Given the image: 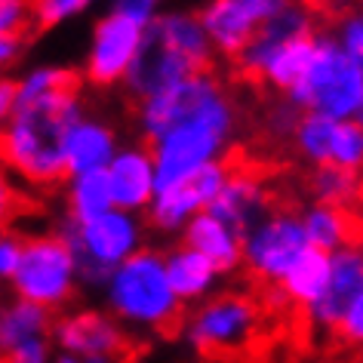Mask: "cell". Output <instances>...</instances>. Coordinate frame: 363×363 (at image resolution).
<instances>
[{
    "label": "cell",
    "mask_w": 363,
    "mask_h": 363,
    "mask_svg": "<svg viewBox=\"0 0 363 363\" xmlns=\"http://www.w3.org/2000/svg\"><path fill=\"white\" fill-rule=\"evenodd\" d=\"M238 123V99L213 71L191 74L145 102H135V126L157 160L160 188L225 160Z\"/></svg>",
    "instance_id": "obj_1"
},
{
    "label": "cell",
    "mask_w": 363,
    "mask_h": 363,
    "mask_svg": "<svg viewBox=\"0 0 363 363\" xmlns=\"http://www.w3.org/2000/svg\"><path fill=\"white\" fill-rule=\"evenodd\" d=\"M86 117L77 71L34 65L16 77V105L4 121V160L34 188L71 179L68 142Z\"/></svg>",
    "instance_id": "obj_2"
},
{
    "label": "cell",
    "mask_w": 363,
    "mask_h": 363,
    "mask_svg": "<svg viewBox=\"0 0 363 363\" xmlns=\"http://www.w3.org/2000/svg\"><path fill=\"white\" fill-rule=\"evenodd\" d=\"M317 38H320L317 13L305 4H286L284 0L280 10L262 25V31L234 62H238L243 77L286 96L311 68Z\"/></svg>",
    "instance_id": "obj_3"
},
{
    "label": "cell",
    "mask_w": 363,
    "mask_h": 363,
    "mask_svg": "<svg viewBox=\"0 0 363 363\" xmlns=\"http://www.w3.org/2000/svg\"><path fill=\"white\" fill-rule=\"evenodd\" d=\"M102 298L105 311L133 333H169L182 317V298L167 274V252L151 247L135 252L105 280Z\"/></svg>",
    "instance_id": "obj_4"
},
{
    "label": "cell",
    "mask_w": 363,
    "mask_h": 363,
    "mask_svg": "<svg viewBox=\"0 0 363 363\" xmlns=\"http://www.w3.org/2000/svg\"><path fill=\"white\" fill-rule=\"evenodd\" d=\"M59 234L74 250L80 284L102 293L105 280L114 274L123 262L145 250V222L135 213L108 210L89 222H74L65 216Z\"/></svg>",
    "instance_id": "obj_5"
},
{
    "label": "cell",
    "mask_w": 363,
    "mask_h": 363,
    "mask_svg": "<svg viewBox=\"0 0 363 363\" xmlns=\"http://www.w3.org/2000/svg\"><path fill=\"white\" fill-rule=\"evenodd\" d=\"M286 99L302 114L354 121L363 105V62L345 52L333 31H320L311 68Z\"/></svg>",
    "instance_id": "obj_6"
},
{
    "label": "cell",
    "mask_w": 363,
    "mask_h": 363,
    "mask_svg": "<svg viewBox=\"0 0 363 363\" xmlns=\"http://www.w3.org/2000/svg\"><path fill=\"white\" fill-rule=\"evenodd\" d=\"M262 311L265 308L247 293H216L194 305L182 323V335L201 357H234L256 342Z\"/></svg>",
    "instance_id": "obj_7"
},
{
    "label": "cell",
    "mask_w": 363,
    "mask_h": 363,
    "mask_svg": "<svg viewBox=\"0 0 363 363\" xmlns=\"http://www.w3.org/2000/svg\"><path fill=\"white\" fill-rule=\"evenodd\" d=\"M13 296L34 302L47 311H59L74 298L80 286V268L74 250L62 234H34L25 240L22 265L10 280Z\"/></svg>",
    "instance_id": "obj_8"
},
{
    "label": "cell",
    "mask_w": 363,
    "mask_h": 363,
    "mask_svg": "<svg viewBox=\"0 0 363 363\" xmlns=\"http://www.w3.org/2000/svg\"><path fill=\"white\" fill-rule=\"evenodd\" d=\"M311 250V240L305 234L302 213L274 206L247 238H243V268L259 284L277 289L286 280L302 256Z\"/></svg>",
    "instance_id": "obj_9"
},
{
    "label": "cell",
    "mask_w": 363,
    "mask_h": 363,
    "mask_svg": "<svg viewBox=\"0 0 363 363\" xmlns=\"http://www.w3.org/2000/svg\"><path fill=\"white\" fill-rule=\"evenodd\" d=\"M148 31L151 28L108 6V13L99 16L93 34H89V47L84 56V80H89L93 86L126 84Z\"/></svg>",
    "instance_id": "obj_10"
},
{
    "label": "cell",
    "mask_w": 363,
    "mask_h": 363,
    "mask_svg": "<svg viewBox=\"0 0 363 363\" xmlns=\"http://www.w3.org/2000/svg\"><path fill=\"white\" fill-rule=\"evenodd\" d=\"M228 176H231L228 160H219V163L203 167L201 172H194V176L176 182V185L160 188L151 210L145 213L148 216V225L160 234H179L182 238V231L201 213L210 210L213 201L222 194Z\"/></svg>",
    "instance_id": "obj_11"
},
{
    "label": "cell",
    "mask_w": 363,
    "mask_h": 363,
    "mask_svg": "<svg viewBox=\"0 0 363 363\" xmlns=\"http://www.w3.org/2000/svg\"><path fill=\"white\" fill-rule=\"evenodd\" d=\"M293 148L311 167H339L363 176V126L326 114H302Z\"/></svg>",
    "instance_id": "obj_12"
},
{
    "label": "cell",
    "mask_w": 363,
    "mask_h": 363,
    "mask_svg": "<svg viewBox=\"0 0 363 363\" xmlns=\"http://www.w3.org/2000/svg\"><path fill=\"white\" fill-rule=\"evenodd\" d=\"M59 354H68L80 363L96 357H126V330L111 311L102 308H74L56 317V330H52Z\"/></svg>",
    "instance_id": "obj_13"
},
{
    "label": "cell",
    "mask_w": 363,
    "mask_h": 363,
    "mask_svg": "<svg viewBox=\"0 0 363 363\" xmlns=\"http://www.w3.org/2000/svg\"><path fill=\"white\" fill-rule=\"evenodd\" d=\"M284 0H213L201 10L203 28L219 56L238 59Z\"/></svg>",
    "instance_id": "obj_14"
},
{
    "label": "cell",
    "mask_w": 363,
    "mask_h": 363,
    "mask_svg": "<svg viewBox=\"0 0 363 363\" xmlns=\"http://www.w3.org/2000/svg\"><path fill=\"white\" fill-rule=\"evenodd\" d=\"M363 289V243H351L330 256V284H326L323 296L308 308L305 320L317 333H335L345 320L351 302Z\"/></svg>",
    "instance_id": "obj_15"
},
{
    "label": "cell",
    "mask_w": 363,
    "mask_h": 363,
    "mask_svg": "<svg viewBox=\"0 0 363 363\" xmlns=\"http://www.w3.org/2000/svg\"><path fill=\"white\" fill-rule=\"evenodd\" d=\"M114 206L123 213H148L154 197L160 191L157 182V160L148 145H126L108 167Z\"/></svg>",
    "instance_id": "obj_16"
},
{
    "label": "cell",
    "mask_w": 363,
    "mask_h": 363,
    "mask_svg": "<svg viewBox=\"0 0 363 363\" xmlns=\"http://www.w3.org/2000/svg\"><path fill=\"white\" fill-rule=\"evenodd\" d=\"M271 210H274V206H271V191L265 188L262 176L247 167H240V169H231L222 194L216 197L206 213H213L216 219L231 225L240 238H247Z\"/></svg>",
    "instance_id": "obj_17"
},
{
    "label": "cell",
    "mask_w": 363,
    "mask_h": 363,
    "mask_svg": "<svg viewBox=\"0 0 363 363\" xmlns=\"http://www.w3.org/2000/svg\"><path fill=\"white\" fill-rule=\"evenodd\" d=\"M191 74H201V71H194L176 50H169L157 34L148 31L145 47H142L139 59H135V65H133L123 86L135 102H145V99L157 96V93H163V89L182 84V80H188Z\"/></svg>",
    "instance_id": "obj_18"
},
{
    "label": "cell",
    "mask_w": 363,
    "mask_h": 363,
    "mask_svg": "<svg viewBox=\"0 0 363 363\" xmlns=\"http://www.w3.org/2000/svg\"><path fill=\"white\" fill-rule=\"evenodd\" d=\"M151 31L157 34L169 50H176L194 71H210L216 47H213L210 34H206V28H203L201 13H194V10H163L160 19L151 25Z\"/></svg>",
    "instance_id": "obj_19"
},
{
    "label": "cell",
    "mask_w": 363,
    "mask_h": 363,
    "mask_svg": "<svg viewBox=\"0 0 363 363\" xmlns=\"http://www.w3.org/2000/svg\"><path fill=\"white\" fill-rule=\"evenodd\" d=\"M167 274L176 296L182 298V305H201L216 296L222 271L197 250L176 243V247L167 250Z\"/></svg>",
    "instance_id": "obj_20"
},
{
    "label": "cell",
    "mask_w": 363,
    "mask_h": 363,
    "mask_svg": "<svg viewBox=\"0 0 363 363\" xmlns=\"http://www.w3.org/2000/svg\"><path fill=\"white\" fill-rule=\"evenodd\" d=\"M182 243L206 256L222 274L243 268V238L231 225L216 219L213 213H201L197 219L182 231Z\"/></svg>",
    "instance_id": "obj_21"
},
{
    "label": "cell",
    "mask_w": 363,
    "mask_h": 363,
    "mask_svg": "<svg viewBox=\"0 0 363 363\" xmlns=\"http://www.w3.org/2000/svg\"><path fill=\"white\" fill-rule=\"evenodd\" d=\"M121 151L114 126H108L99 117H84L68 142V172L71 176H84V172H105L111 160Z\"/></svg>",
    "instance_id": "obj_22"
},
{
    "label": "cell",
    "mask_w": 363,
    "mask_h": 363,
    "mask_svg": "<svg viewBox=\"0 0 363 363\" xmlns=\"http://www.w3.org/2000/svg\"><path fill=\"white\" fill-rule=\"evenodd\" d=\"M302 225H305V234H308V240H311V247L330 252V256L335 250L351 247V243L360 240L357 219H354L348 210H339V206L308 203L302 210Z\"/></svg>",
    "instance_id": "obj_23"
},
{
    "label": "cell",
    "mask_w": 363,
    "mask_h": 363,
    "mask_svg": "<svg viewBox=\"0 0 363 363\" xmlns=\"http://www.w3.org/2000/svg\"><path fill=\"white\" fill-rule=\"evenodd\" d=\"M52 330H56L52 311L34 302H25V298H13L0 311V348L4 351H10L22 342L52 339Z\"/></svg>",
    "instance_id": "obj_24"
},
{
    "label": "cell",
    "mask_w": 363,
    "mask_h": 363,
    "mask_svg": "<svg viewBox=\"0 0 363 363\" xmlns=\"http://www.w3.org/2000/svg\"><path fill=\"white\" fill-rule=\"evenodd\" d=\"M326 284H330V252L311 247L302 256V262L286 274L284 284L277 286V293L286 298V305H296L302 311H308L323 296Z\"/></svg>",
    "instance_id": "obj_25"
},
{
    "label": "cell",
    "mask_w": 363,
    "mask_h": 363,
    "mask_svg": "<svg viewBox=\"0 0 363 363\" xmlns=\"http://www.w3.org/2000/svg\"><path fill=\"white\" fill-rule=\"evenodd\" d=\"M108 210H117L114 194H111V182H108V169L105 172H84V176L68 179V219L89 222Z\"/></svg>",
    "instance_id": "obj_26"
},
{
    "label": "cell",
    "mask_w": 363,
    "mask_h": 363,
    "mask_svg": "<svg viewBox=\"0 0 363 363\" xmlns=\"http://www.w3.org/2000/svg\"><path fill=\"white\" fill-rule=\"evenodd\" d=\"M308 194H311V203L348 210L351 203L360 201L363 179L357 172H348L339 167H314L308 172Z\"/></svg>",
    "instance_id": "obj_27"
},
{
    "label": "cell",
    "mask_w": 363,
    "mask_h": 363,
    "mask_svg": "<svg viewBox=\"0 0 363 363\" xmlns=\"http://www.w3.org/2000/svg\"><path fill=\"white\" fill-rule=\"evenodd\" d=\"M298 121H302V111H298V108L284 96V99H277V102L268 105L265 133L271 135V139H277V142H284V139L293 142V135L298 130Z\"/></svg>",
    "instance_id": "obj_28"
},
{
    "label": "cell",
    "mask_w": 363,
    "mask_h": 363,
    "mask_svg": "<svg viewBox=\"0 0 363 363\" xmlns=\"http://www.w3.org/2000/svg\"><path fill=\"white\" fill-rule=\"evenodd\" d=\"M86 6V0H38L34 4V22L40 28H59V25L84 16Z\"/></svg>",
    "instance_id": "obj_29"
},
{
    "label": "cell",
    "mask_w": 363,
    "mask_h": 363,
    "mask_svg": "<svg viewBox=\"0 0 363 363\" xmlns=\"http://www.w3.org/2000/svg\"><path fill=\"white\" fill-rule=\"evenodd\" d=\"M333 34H335V40L342 43L345 52H351L354 59L363 62V6L360 10L342 13L333 25Z\"/></svg>",
    "instance_id": "obj_30"
},
{
    "label": "cell",
    "mask_w": 363,
    "mask_h": 363,
    "mask_svg": "<svg viewBox=\"0 0 363 363\" xmlns=\"http://www.w3.org/2000/svg\"><path fill=\"white\" fill-rule=\"evenodd\" d=\"M28 25H38L34 22V4H25V0H4L0 4V34L25 38Z\"/></svg>",
    "instance_id": "obj_31"
},
{
    "label": "cell",
    "mask_w": 363,
    "mask_h": 363,
    "mask_svg": "<svg viewBox=\"0 0 363 363\" xmlns=\"http://www.w3.org/2000/svg\"><path fill=\"white\" fill-rule=\"evenodd\" d=\"M59 351L52 339H34V342H22L16 348L4 351V363H56Z\"/></svg>",
    "instance_id": "obj_32"
},
{
    "label": "cell",
    "mask_w": 363,
    "mask_h": 363,
    "mask_svg": "<svg viewBox=\"0 0 363 363\" xmlns=\"http://www.w3.org/2000/svg\"><path fill=\"white\" fill-rule=\"evenodd\" d=\"M335 335H339L345 345H351V348H363V289L357 293V298L351 302L348 314H345V320L339 323Z\"/></svg>",
    "instance_id": "obj_33"
},
{
    "label": "cell",
    "mask_w": 363,
    "mask_h": 363,
    "mask_svg": "<svg viewBox=\"0 0 363 363\" xmlns=\"http://www.w3.org/2000/svg\"><path fill=\"white\" fill-rule=\"evenodd\" d=\"M22 252H25V240L19 234L6 231L4 238H0V274H4V280L16 277V271L22 265Z\"/></svg>",
    "instance_id": "obj_34"
},
{
    "label": "cell",
    "mask_w": 363,
    "mask_h": 363,
    "mask_svg": "<svg viewBox=\"0 0 363 363\" xmlns=\"http://www.w3.org/2000/svg\"><path fill=\"white\" fill-rule=\"evenodd\" d=\"M111 10L130 16L133 22L145 25V28H151V25L160 19V6L154 4V0H117V4H111Z\"/></svg>",
    "instance_id": "obj_35"
},
{
    "label": "cell",
    "mask_w": 363,
    "mask_h": 363,
    "mask_svg": "<svg viewBox=\"0 0 363 363\" xmlns=\"http://www.w3.org/2000/svg\"><path fill=\"white\" fill-rule=\"evenodd\" d=\"M22 50H25V38H6V34H0V62L6 68L19 62Z\"/></svg>",
    "instance_id": "obj_36"
},
{
    "label": "cell",
    "mask_w": 363,
    "mask_h": 363,
    "mask_svg": "<svg viewBox=\"0 0 363 363\" xmlns=\"http://www.w3.org/2000/svg\"><path fill=\"white\" fill-rule=\"evenodd\" d=\"M13 105H16V80H4L0 84V117H10L13 111Z\"/></svg>",
    "instance_id": "obj_37"
},
{
    "label": "cell",
    "mask_w": 363,
    "mask_h": 363,
    "mask_svg": "<svg viewBox=\"0 0 363 363\" xmlns=\"http://www.w3.org/2000/svg\"><path fill=\"white\" fill-rule=\"evenodd\" d=\"M86 363H123V357H96V360H86Z\"/></svg>",
    "instance_id": "obj_38"
},
{
    "label": "cell",
    "mask_w": 363,
    "mask_h": 363,
    "mask_svg": "<svg viewBox=\"0 0 363 363\" xmlns=\"http://www.w3.org/2000/svg\"><path fill=\"white\" fill-rule=\"evenodd\" d=\"M56 363H80V360H74V357H68V354H59V360Z\"/></svg>",
    "instance_id": "obj_39"
},
{
    "label": "cell",
    "mask_w": 363,
    "mask_h": 363,
    "mask_svg": "<svg viewBox=\"0 0 363 363\" xmlns=\"http://www.w3.org/2000/svg\"><path fill=\"white\" fill-rule=\"evenodd\" d=\"M354 121H357V123L363 126V105H360V111H357V117H354Z\"/></svg>",
    "instance_id": "obj_40"
}]
</instances>
